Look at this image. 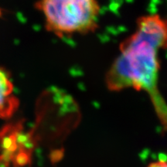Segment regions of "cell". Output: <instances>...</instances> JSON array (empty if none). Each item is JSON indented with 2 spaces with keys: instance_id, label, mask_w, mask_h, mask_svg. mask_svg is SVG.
<instances>
[{
  "instance_id": "1",
  "label": "cell",
  "mask_w": 167,
  "mask_h": 167,
  "mask_svg": "<svg viewBox=\"0 0 167 167\" xmlns=\"http://www.w3.org/2000/svg\"><path fill=\"white\" fill-rule=\"evenodd\" d=\"M166 23L159 15L139 18L135 33L121 43V54L107 74V84L118 91L133 87L150 94L158 114L166 121V106L157 91L158 51L166 48Z\"/></svg>"
},
{
  "instance_id": "2",
  "label": "cell",
  "mask_w": 167,
  "mask_h": 167,
  "mask_svg": "<svg viewBox=\"0 0 167 167\" xmlns=\"http://www.w3.org/2000/svg\"><path fill=\"white\" fill-rule=\"evenodd\" d=\"M35 7L43 14L46 30L59 37L87 34L98 27L97 0H37Z\"/></svg>"
},
{
  "instance_id": "3",
  "label": "cell",
  "mask_w": 167,
  "mask_h": 167,
  "mask_svg": "<svg viewBox=\"0 0 167 167\" xmlns=\"http://www.w3.org/2000/svg\"><path fill=\"white\" fill-rule=\"evenodd\" d=\"M18 107V100L13 95V85L5 70L0 68V117L9 118Z\"/></svg>"
},
{
  "instance_id": "4",
  "label": "cell",
  "mask_w": 167,
  "mask_h": 167,
  "mask_svg": "<svg viewBox=\"0 0 167 167\" xmlns=\"http://www.w3.org/2000/svg\"><path fill=\"white\" fill-rule=\"evenodd\" d=\"M149 167H166V160H160V161L156 162H153V163L149 165Z\"/></svg>"
}]
</instances>
